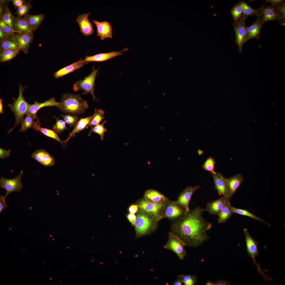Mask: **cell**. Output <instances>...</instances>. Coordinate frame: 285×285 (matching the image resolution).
I'll list each match as a JSON object with an SVG mask.
<instances>
[{
	"mask_svg": "<svg viewBox=\"0 0 285 285\" xmlns=\"http://www.w3.org/2000/svg\"><path fill=\"white\" fill-rule=\"evenodd\" d=\"M201 188V187L199 186L187 187L180 193L177 200L174 202L188 211L189 210V204L193 193L197 190Z\"/></svg>",
	"mask_w": 285,
	"mask_h": 285,
	"instance_id": "cell-14",
	"label": "cell"
},
{
	"mask_svg": "<svg viewBox=\"0 0 285 285\" xmlns=\"http://www.w3.org/2000/svg\"><path fill=\"white\" fill-rule=\"evenodd\" d=\"M262 19L264 22L268 21L278 20V16L274 8L271 5L263 7L261 12Z\"/></svg>",
	"mask_w": 285,
	"mask_h": 285,
	"instance_id": "cell-29",
	"label": "cell"
},
{
	"mask_svg": "<svg viewBox=\"0 0 285 285\" xmlns=\"http://www.w3.org/2000/svg\"><path fill=\"white\" fill-rule=\"evenodd\" d=\"M243 11V8L239 2L234 5L230 12L233 19L235 22L236 21L242 17Z\"/></svg>",
	"mask_w": 285,
	"mask_h": 285,
	"instance_id": "cell-41",
	"label": "cell"
},
{
	"mask_svg": "<svg viewBox=\"0 0 285 285\" xmlns=\"http://www.w3.org/2000/svg\"><path fill=\"white\" fill-rule=\"evenodd\" d=\"M243 180L242 175L240 173L237 174L229 179H226L228 189L232 197L241 184Z\"/></svg>",
	"mask_w": 285,
	"mask_h": 285,
	"instance_id": "cell-25",
	"label": "cell"
},
{
	"mask_svg": "<svg viewBox=\"0 0 285 285\" xmlns=\"http://www.w3.org/2000/svg\"><path fill=\"white\" fill-rule=\"evenodd\" d=\"M127 218L131 224L133 225H135L136 217L134 213H131L127 216Z\"/></svg>",
	"mask_w": 285,
	"mask_h": 285,
	"instance_id": "cell-52",
	"label": "cell"
},
{
	"mask_svg": "<svg viewBox=\"0 0 285 285\" xmlns=\"http://www.w3.org/2000/svg\"><path fill=\"white\" fill-rule=\"evenodd\" d=\"M12 1V4L16 9H17L26 2L25 0H13Z\"/></svg>",
	"mask_w": 285,
	"mask_h": 285,
	"instance_id": "cell-50",
	"label": "cell"
},
{
	"mask_svg": "<svg viewBox=\"0 0 285 285\" xmlns=\"http://www.w3.org/2000/svg\"><path fill=\"white\" fill-rule=\"evenodd\" d=\"M214 285H228L231 284L230 282L224 280H218L214 283Z\"/></svg>",
	"mask_w": 285,
	"mask_h": 285,
	"instance_id": "cell-55",
	"label": "cell"
},
{
	"mask_svg": "<svg viewBox=\"0 0 285 285\" xmlns=\"http://www.w3.org/2000/svg\"><path fill=\"white\" fill-rule=\"evenodd\" d=\"M19 48L5 50L0 53V62L2 63L9 61L12 60L20 53Z\"/></svg>",
	"mask_w": 285,
	"mask_h": 285,
	"instance_id": "cell-33",
	"label": "cell"
},
{
	"mask_svg": "<svg viewBox=\"0 0 285 285\" xmlns=\"http://www.w3.org/2000/svg\"><path fill=\"white\" fill-rule=\"evenodd\" d=\"M38 119L32 115H26L25 118H24L22 122L21 127L20 130V131L22 132H25L28 129L32 127H33L36 122L35 121V119Z\"/></svg>",
	"mask_w": 285,
	"mask_h": 285,
	"instance_id": "cell-36",
	"label": "cell"
},
{
	"mask_svg": "<svg viewBox=\"0 0 285 285\" xmlns=\"http://www.w3.org/2000/svg\"><path fill=\"white\" fill-rule=\"evenodd\" d=\"M58 109L62 112L79 115L85 112L88 105L87 102L82 98L80 94L67 92L63 94Z\"/></svg>",
	"mask_w": 285,
	"mask_h": 285,
	"instance_id": "cell-2",
	"label": "cell"
},
{
	"mask_svg": "<svg viewBox=\"0 0 285 285\" xmlns=\"http://www.w3.org/2000/svg\"><path fill=\"white\" fill-rule=\"evenodd\" d=\"M144 198L150 202L156 203H166L170 200L160 192L153 189L146 190Z\"/></svg>",
	"mask_w": 285,
	"mask_h": 285,
	"instance_id": "cell-21",
	"label": "cell"
},
{
	"mask_svg": "<svg viewBox=\"0 0 285 285\" xmlns=\"http://www.w3.org/2000/svg\"><path fill=\"white\" fill-rule=\"evenodd\" d=\"M92 21L97 27V35L101 40L112 38V28L110 23L107 21L100 22L94 20Z\"/></svg>",
	"mask_w": 285,
	"mask_h": 285,
	"instance_id": "cell-18",
	"label": "cell"
},
{
	"mask_svg": "<svg viewBox=\"0 0 285 285\" xmlns=\"http://www.w3.org/2000/svg\"><path fill=\"white\" fill-rule=\"evenodd\" d=\"M215 189L217 191L220 195H222L226 201L230 202L232 197L230 193L226 182V178L220 173L218 172L215 174H212Z\"/></svg>",
	"mask_w": 285,
	"mask_h": 285,
	"instance_id": "cell-12",
	"label": "cell"
},
{
	"mask_svg": "<svg viewBox=\"0 0 285 285\" xmlns=\"http://www.w3.org/2000/svg\"><path fill=\"white\" fill-rule=\"evenodd\" d=\"M0 28L10 36H11L16 33L13 29L6 24L0 18Z\"/></svg>",
	"mask_w": 285,
	"mask_h": 285,
	"instance_id": "cell-46",
	"label": "cell"
},
{
	"mask_svg": "<svg viewBox=\"0 0 285 285\" xmlns=\"http://www.w3.org/2000/svg\"><path fill=\"white\" fill-rule=\"evenodd\" d=\"M91 14L90 12L79 15L76 19L80 28V30L83 35L86 36L92 35L94 30L91 22L88 18Z\"/></svg>",
	"mask_w": 285,
	"mask_h": 285,
	"instance_id": "cell-16",
	"label": "cell"
},
{
	"mask_svg": "<svg viewBox=\"0 0 285 285\" xmlns=\"http://www.w3.org/2000/svg\"><path fill=\"white\" fill-rule=\"evenodd\" d=\"M4 196H0V213L8 207Z\"/></svg>",
	"mask_w": 285,
	"mask_h": 285,
	"instance_id": "cell-49",
	"label": "cell"
},
{
	"mask_svg": "<svg viewBox=\"0 0 285 285\" xmlns=\"http://www.w3.org/2000/svg\"><path fill=\"white\" fill-rule=\"evenodd\" d=\"M105 118L104 111L102 109L97 110L95 108L91 120L86 128L87 129L90 126H93L99 124Z\"/></svg>",
	"mask_w": 285,
	"mask_h": 285,
	"instance_id": "cell-35",
	"label": "cell"
},
{
	"mask_svg": "<svg viewBox=\"0 0 285 285\" xmlns=\"http://www.w3.org/2000/svg\"><path fill=\"white\" fill-rule=\"evenodd\" d=\"M206 285H214V283L212 282H211L209 281L207 282L206 283Z\"/></svg>",
	"mask_w": 285,
	"mask_h": 285,
	"instance_id": "cell-58",
	"label": "cell"
},
{
	"mask_svg": "<svg viewBox=\"0 0 285 285\" xmlns=\"http://www.w3.org/2000/svg\"><path fill=\"white\" fill-rule=\"evenodd\" d=\"M226 200L223 196L215 200L208 203L205 211L213 215H218L224 206Z\"/></svg>",
	"mask_w": 285,
	"mask_h": 285,
	"instance_id": "cell-22",
	"label": "cell"
},
{
	"mask_svg": "<svg viewBox=\"0 0 285 285\" xmlns=\"http://www.w3.org/2000/svg\"><path fill=\"white\" fill-rule=\"evenodd\" d=\"M185 246L182 240L170 231L169 233L168 240L164 248L173 251L180 259L183 260L187 255L184 248Z\"/></svg>",
	"mask_w": 285,
	"mask_h": 285,
	"instance_id": "cell-7",
	"label": "cell"
},
{
	"mask_svg": "<svg viewBox=\"0 0 285 285\" xmlns=\"http://www.w3.org/2000/svg\"><path fill=\"white\" fill-rule=\"evenodd\" d=\"M19 86V93L17 98L14 99L12 103L8 105L15 116V122L14 126L8 132V134L11 132L15 127L21 124L24 118L23 116L31 104H29L23 97V92L26 86L23 87L20 83Z\"/></svg>",
	"mask_w": 285,
	"mask_h": 285,
	"instance_id": "cell-3",
	"label": "cell"
},
{
	"mask_svg": "<svg viewBox=\"0 0 285 285\" xmlns=\"http://www.w3.org/2000/svg\"><path fill=\"white\" fill-rule=\"evenodd\" d=\"M11 1L5 0L0 1V18L2 16L4 12L6 4L9 3Z\"/></svg>",
	"mask_w": 285,
	"mask_h": 285,
	"instance_id": "cell-47",
	"label": "cell"
},
{
	"mask_svg": "<svg viewBox=\"0 0 285 285\" xmlns=\"http://www.w3.org/2000/svg\"><path fill=\"white\" fill-rule=\"evenodd\" d=\"M166 203H154L144 198L138 201L137 205L139 210L152 216L159 221L163 218V214Z\"/></svg>",
	"mask_w": 285,
	"mask_h": 285,
	"instance_id": "cell-8",
	"label": "cell"
},
{
	"mask_svg": "<svg viewBox=\"0 0 285 285\" xmlns=\"http://www.w3.org/2000/svg\"><path fill=\"white\" fill-rule=\"evenodd\" d=\"M99 69H96L93 66L92 72L90 74L85 77L83 79L77 81L74 84L73 89L74 91H83V92L82 94L83 95H88L90 93L92 95L93 100L98 101V99L94 95V88L95 78Z\"/></svg>",
	"mask_w": 285,
	"mask_h": 285,
	"instance_id": "cell-6",
	"label": "cell"
},
{
	"mask_svg": "<svg viewBox=\"0 0 285 285\" xmlns=\"http://www.w3.org/2000/svg\"><path fill=\"white\" fill-rule=\"evenodd\" d=\"M89 62H84L82 59L76 62L65 67L56 72L54 75L56 79H58L66 74L73 72L82 67Z\"/></svg>",
	"mask_w": 285,
	"mask_h": 285,
	"instance_id": "cell-24",
	"label": "cell"
},
{
	"mask_svg": "<svg viewBox=\"0 0 285 285\" xmlns=\"http://www.w3.org/2000/svg\"><path fill=\"white\" fill-rule=\"evenodd\" d=\"M11 150H4L0 148V158L1 159H6L10 155Z\"/></svg>",
	"mask_w": 285,
	"mask_h": 285,
	"instance_id": "cell-48",
	"label": "cell"
},
{
	"mask_svg": "<svg viewBox=\"0 0 285 285\" xmlns=\"http://www.w3.org/2000/svg\"><path fill=\"white\" fill-rule=\"evenodd\" d=\"M31 157L42 165L46 167L53 166L55 164L54 158L43 149L36 150L32 154Z\"/></svg>",
	"mask_w": 285,
	"mask_h": 285,
	"instance_id": "cell-15",
	"label": "cell"
},
{
	"mask_svg": "<svg viewBox=\"0 0 285 285\" xmlns=\"http://www.w3.org/2000/svg\"><path fill=\"white\" fill-rule=\"evenodd\" d=\"M31 7V5L30 1H28L18 8L14 14L17 15V17H23L24 15L28 14L29 11Z\"/></svg>",
	"mask_w": 285,
	"mask_h": 285,
	"instance_id": "cell-44",
	"label": "cell"
},
{
	"mask_svg": "<svg viewBox=\"0 0 285 285\" xmlns=\"http://www.w3.org/2000/svg\"><path fill=\"white\" fill-rule=\"evenodd\" d=\"M138 208V205H132L130 207L129 211L131 213L134 214L137 212Z\"/></svg>",
	"mask_w": 285,
	"mask_h": 285,
	"instance_id": "cell-54",
	"label": "cell"
},
{
	"mask_svg": "<svg viewBox=\"0 0 285 285\" xmlns=\"http://www.w3.org/2000/svg\"><path fill=\"white\" fill-rule=\"evenodd\" d=\"M245 20L242 17L233 23L236 39L235 43L237 45L240 53H242V48L243 44L246 42L247 29L245 23Z\"/></svg>",
	"mask_w": 285,
	"mask_h": 285,
	"instance_id": "cell-11",
	"label": "cell"
},
{
	"mask_svg": "<svg viewBox=\"0 0 285 285\" xmlns=\"http://www.w3.org/2000/svg\"><path fill=\"white\" fill-rule=\"evenodd\" d=\"M216 163L214 158L209 157L204 162L202 168L204 170L209 172L211 174H215L216 172L214 171V168Z\"/></svg>",
	"mask_w": 285,
	"mask_h": 285,
	"instance_id": "cell-43",
	"label": "cell"
},
{
	"mask_svg": "<svg viewBox=\"0 0 285 285\" xmlns=\"http://www.w3.org/2000/svg\"><path fill=\"white\" fill-rule=\"evenodd\" d=\"M3 100L2 99H0V113L1 114H3V104L2 103V101Z\"/></svg>",
	"mask_w": 285,
	"mask_h": 285,
	"instance_id": "cell-57",
	"label": "cell"
},
{
	"mask_svg": "<svg viewBox=\"0 0 285 285\" xmlns=\"http://www.w3.org/2000/svg\"><path fill=\"white\" fill-rule=\"evenodd\" d=\"M23 172L21 170L18 175L16 177L12 179H8L2 177L0 179V187L2 189H5L6 193L4 197L6 198L10 193L14 192L20 191L23 187L21 182V179Z\"/></svg>",
	"mask_w": 285,
	"mask_h": 285,
	"instance_id": "cell-10",
	"label": "cell"
},
{
	"mask_svg": "<svg viewBox=\"0 0 285 285\" xmlns=\"http://www.w3.org/2000/svg\"><path fill=\"white\" fill-rule=\"evenodd\" d=\"M53 117L56 119V122L53 128V131L56 134H58L62 133L68 129L66 126V123L63 120H60L54 116Z\"/></svg>",
	"mask_w": 285,
	"mask_h": 285,
	"instance_id": "cell-42",
	"label": "cell"
},
{
	"mask_svg": "<svg viewBox=\"0 0 285 285\" xmlns=\"http://www.w3.org/2000/svg\"><path fill=\"white\" fill-rule=\"evenodd\" d=\"M45 15L43 14L31 15L28 14L24 15L23 18L28 22L33 32L35 31L39 27L44 20Z\"/></svg>",
	"mask_w": 285,
	"mask_h": 285,
	"instance_id": "cell-27",
	"label": "cell"
},
{
	"mask_svg": "<svg viewBox=\"0 0 285 285\" xmlns=\"http://www.w3.org/2000/svg\"><path fill=\"white\" fill-rule=\"evenodd\" d=\"M273 7L276 10L278 16L279 18L278 20V21L279 24L281 25L285 26V1L284 0L280 5Z\"/></svg>",
	"mask_w": 285,
	"mask_h": 285,
	"instance_id": "cell-38",
	"label": "cell"
},
{
	"mask_svg": "<svg viewBox=\"0 0 285 285\" xmlns=\"http://www.w3.org/2000/svg\"><path fill=\"white\" fill-rule=\"evenodd\" d=\"M92 117V116L80 119L76 124L73 130L69 134V136L66 140L64 141L66 145H67V142L70 139L76 136V133L79 132L84 130L87 126L89 123Z\"/></svg>",
	"mask_w": 285,
	"mask_h": 285,
	"instance_id": "cell-26",
	"label": "cell"
},
{
	"mask_svg": "<svg viewBox=\"0 0 285 285\" xmlns=\"http://www.w3.org/2000/svg\"><path fill=\"white\" fill-rule=\"evenodd\" d=\"M243 232L248 255L251 258L253 264L257 268L258 272L263 277L264 280L268 281H272L273 278L264 273L260 268L261 265L257 263L256 261L255 257L256 256H258L259 253L258 249V242L255 240L251 236L247 229H244Z\"/></svg>",
	"mask_w": 285,
	"mask_h": 285,
	"instance_id": "cell-5",
	"label": "cell"
},
{
	"mask_svg": "<svg viewBox=\"0 0 285 285\" xmlns=\"http://www.w3.org/2000/svg\"><path fill=\"white\" fill-rule=\"evenodd\" d=\"M264 23L261 16L258 17L257 20L250 26L247 27L246 42L252 39H258L259 38L261 34V30Z\"/></svg>",
	"mask_w": 285,
	"mask_h": 285,
	"instance_id": "cell-20",
	"label": "cell"
},
{
	"mask_svg": "<svg viewBox=\"0 0 285 285\" xmlns=\"http://www.w3.org/2000/svg\"><path fill=\"white\" fill-rule=\"evenodd\" d=\"M179 276L183 283L185 285H193L197 283V279L195 276L185 274L179 275Z\"/></svg>",
	"mask_w": 285,
	"mask_h": 285,
	"instance_id": "cell-45",
	"label": "cell"
},
{
	"mask_svg": "<svg viewBox=\"0 0 285 285\" xmlns=\"http://www.w3.org/2000/svg\"><path fill=\"white\" fill-rule=\"evenodd\" d=\"M159 222L154 217L139 210L135 225L137 236H141L154 232L158 227Z\"/></svg>",
	"mask_w": 285,
	"mask_h": 285,
	"instance_id": "cell-4",
	"label": "cell"
},
{
	"mask_svg": "<svg viewBox=\"0 0 285 285\" xmlns=\"http://www.w3.org/2000/svg\"><path fill=\"white\" fill-rule=\"evenodd\" d=\"M11 36L16 42L21 50L27 54L33 40V32L24 33H15Z\"/></svg>",
	"mask_w": 285,
	"mask_h": 285,
	"instance_id": "cell-13",
	"label": "cell"
},
{
	"mask_svg": "<svg viewBox=\"0 0 285 285\" xmlns=\"http://www.w3.org/2000/svg\"><path fill=\"white\" fill-rule=\"evenodd\" d=\"M18 48H19L16 42L12 36L0 41V53L6 50Z\"/></svg>",
	"mask_w": 285,
	"mask_h": 285,
	"instance_id": "cell-32",
	"label": "cell"
},
{
	"mask_svg": "<svg viewBox=\"0 0 285 285\" xmlns=\"http://www.w3.org/2000/svg\"><path fill=\"white\" fill-rule=\"evenodd\" d=\"M239 2L243 8L242 17L244 20L247 17L250 16H255L258 17L262 16V11L265 5H263L258 9H254L252 8L244 1H241Z\"/></svg>",
	"mask_w": 285,
	"mask_h": 285,
	"instance_id": "cell-28",
	"label": "cell"
},
{
	"mask_svg": "<svg viewBox=\"0 0 285 285\" xmlns=\"http://www.w3.org/2000/svg\"><path fill=\"white\" fill-rule=\"evenodd\" d=\"M9 36H10L0 28V41L6 39Z\"/></svg>",
	"mask_w": 285,
	"mask_h": 285,
	"instance_id": "cell-53",
	"label": "cell"
},
{
	"mask_svg": "<svg viewBox=\"0 0 285 285\" xmlns=\"http://www.w3.org/2000/svg\"><path fill=\"white\" fill-rule=\"evenodd\" d=\"M188 211L176 203L174 201L169 200L165 204L163 211V218L175 221L184 217Z\"/></svg>",
	"mask_w": 285,
	"mask_h": 285,
	"instance_id": "cell-9",
	"label": "cell"
},
{
	"mask_svg": "<svg viewBox=\"0 0 285 285\" xmlns=\"http://www.w3.org/2000/svg\"><path fill=\"white\" fill-rule=\"evenodd\" d=\"M13 30L16 33H24L33 32L29 24L23 17L19 18L14 16Z\"/></svg>",
	"mask_w": 285,
	"mask_h": 285,
	"instance_id": "cell-23",
	"label": "cell"
},
{
	"mask_svg": "<svg viewBox=\"0 0 285 285\" xmlns=\"http://www.w3.org/2000/svg\"><path fill=\"white\" fill-rule=\"evenodd\" d=\"M129 50L127 48L118 51H113L109 53H101L92 56H86L84 62L90 61L102 62L106 61L112 58L119 55H122L124 52Z\"/></svg>",
	"mask_w": 285,
	"mask_h": 285,
	"instance_id": "cell-17",
	"label": "cell"
},
{
	"mask_svg": "<svg viewBox=\"0 0 285 285\" xmlns=\"http://www.w3.org/2000/svg\"><path fill=\"white\" fill-rule=\"evenodd\" d=\"M230 210L234 213H236L241 215L250 217L253 219L264 222L269 226L270 225L268 223L258 217L255 214L247 210L235 207L232 206L231 204L230 205Z\"/></svg>",
	"mask_w": 285,
	"mask_h": 285,
	"instance_id": "cell-34",
	"label": "cell"
},
{
	"mask_svg": "<svg viewBox=\"0 0 285 285\" xmlns=\"http://www.w3.org/2000/svg\"><path fill=\"white\" fill-rule=\"evenodd\" d=\"M61 116L63 121L70 127H75L79 120L78 117L75 114L67 113Z\"/></svg>",
	"mask_w": 285,
	"mask_h": 285,
	"instance_id": "cell-39",
	"label": "cell"
},
{
	"mask_svg": "<svg viewBox=\"0 0 285 285\" xmlns=\"http://www.w3.org/2000/svg\"><path fill=\"white\" fill-rule=\"evenodd\" d=\"M205 211L200 207L188 211L182 218L173 221L171 231L178 236L186 246L196 248L209 238L207 232L211 228V224L205 221L202 213Z\"/></svg>",
	"mask_w": 285,
	"mask_h": 285,
	"instance_id": "cell-1",
	"label": "cell"
},
{
	"mask_svg": "<svg viewBox=\"0 0 285 285\" xmlns=\"http://www.w3.org/2000/svg\"><path fill=\"white\" fill-rule=\"evenodd\" d=\"M60 104V102H57L54 97L42 103L35 101L34 104H31V106L26 111V114L33 116L37 118V113L41 108L46 106H56L59 107Z\"/></svg>",
	"mask_w": 285,
	"mask_h": 285,
	"instance_id": "cell-19",
	"label": "cell"
},
{
	"mask_svg": "<svg viewBox=\"0 0 285 285\" xmlns=\"http://www.w3.org/2000/svg\"><path fill=\"white\" fill-rule=\"evenodd\" d=\"M41 125L39 119H37L36 121L35 125L32 128L35 129V131H39L45 135L56 140L63 146L64 141L61 140L57 134L53 130L46 128L41 127Z\"/></svg>",
	"mask_w": 285,
	"mask_h": 285,
	"instance_id": "cell-30",
	"label": "cell"
},
{
	"mask_svg": "<svg viewBox=\"0 0 285 285\" xmlns=\"http://www.w3.org/2000/svg\"><path fill=\"white\" fill-rule=\"evenodd\" d=\"M183 283L182 279L180 276L179 275L176 280L173 283V284L174 285H182Z\"/></svg>",
	"mask_w": 285,
	"mask_h": 285,
	"instance_id": "cell-56",
	"label": "cell"
},
{
	"mask_svg": "<svg viewBox=\"0 0 285 285\" xmlns=\"http://www.w3.org/2000/svg\"><path fill=\"white\" fill-rule=\"evenodd\" d=\"M284 0H265L266 2H270L273 6H276L281 4Z\"/></svg>",
	"mask_w": 285,
	"mask_h": 285,
	"instance_id": "cell-51",
	"label": "cell"
},
{
	"mask_svg": "<svg viewBox=\"0 0 285 285\" xmlns=\"http://www.w3.org/2000/svg\"><path fill=\"white\" fill-rule=\"evenodd\" d=\"M107 122L104 121L102 123L93 126L91 127V129L88 134L89 136L91 135L92 133H96L100 136L102 141L104 139V133L107 131V129L104 127V125Z\"/></svg>",
	"mask_w": 285,
	"mask_h": 285,
	"instance_id": "cell-37",
	"label": "cell"
},
{
	"mask_svg": "<svg viewBox=\"0 0 285 285\" xmlns=\"http://www.w3.org/2000/svg\"><path fill=\"white\" fill-rule=\"evenodd\" d=\"M13 16L9 8L6 4L4 12L2 16L0 17L3 21L13 29Z\"/></svg>",
	"mask_w": 285,
	"mask_h": 285,
	"instance_id": "cell-40",
	"label": "cell"
},
{
	"mask_svg": "<svg viewBox=\"0 0 285 285\" xmlns=\"http://www.w3.org/2000/svg\"><path fill=\"white\" fill-rule=\"evenodd\" d=\"M230 202L226 201L224 206L218 215V222L219 223L225 222L234 213L230 210Z\"/></svg>",
	"mask_w": 285,
	"mask_h": 285,
	"instance_id": "cell-31",
	"label": "cell"
}]
</instances>
